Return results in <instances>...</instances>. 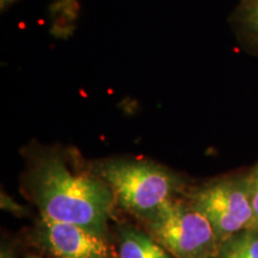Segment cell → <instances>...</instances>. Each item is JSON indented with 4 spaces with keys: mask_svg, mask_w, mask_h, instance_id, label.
<instances>
[{
    "mask_svg": "<svg viewBox=\"0 0 258 258\" xmlns=\"http://www.w3.org/2000/svg\"><path fill=\"white\" fill-rule=\"evenodd\" d=\"M249 180H250L251 202H252L254 217H256V221L258 226V178H256L253 175H251Z\"/></svg>",
    "mask_w": 258,
    "mask_h": 258,
    "instance_id": "obj_9",
    "label": "cell"
},
{
    "mask_svg": "<svg viewBox=\"0 0 258 258\" xmlns=\"http://www.w3.org/2000/svg\"><path fill=\"white\" fill-rule=\"evenodd\" d=\"M121 258H173L150 234L124 227L121 230L120 239Z\"/></svg>",
    "mask_w": 258,
    "mask_h": 258,
    "instance_id": "obj_7",
    "label": "cell"
},
{
    "mask_svg": "<svg viewBox=\"0 0 258 258\" xmlns=\"http://www.w3.org/2000/svg\"><path fill=\"white\" fill-rule=\"evenodd\" d=\"M215 258H258V228L227 238L219 245Z\"/></svg>",
    "mask_w": 258,
    "mask_h": 258,
    "instance_id": "obj_8",
    "label": "cell"
},
{
    "mask_svg": "<svg viewBox=\"0 0 258 258\" xmlns=\"http://www.w3.org/2000/svg\"><path fill=\"white\" fill-rule=\"evenodd\" d=\"M0 258H11V256H10V253L6 250H2V257Z\"/></svg>",
    "mask_w": 258,
    "mask_h": 258,
    "instance_id": "obj_11",
    "label": "cell"
},
{
    "mask_svg": "<svg viewBox=\"0 0 258 258\" xmlns=\"http://www.w3.org/2000/svg\"><path fill=\"white\" fill-rule=\"evenodd\" d=\"M190 203L208 219L219 243L244 230L258 228L249 178L221 180L203 186L192 194Z\"/></svg>",
    "mask_w": 258,
    "mask_h": 258,
    "instance_id": "obj_4",
    "label": "cell"
},
{
    "mask_svg": "<svg viewBox=\"0 0 258 258\" xmlns=\"http://www.w3.org/2000/svg\"><path fill=\"white\" fill-rule=\"evenodd\" d=\"M30 258H36V257H30Z\"/></svg>",
    "mask_w": 258,
    "mask_h": 258,
    "instance_id": "obj_13",
    "label": "cell"
},
{
    "mask_svg": "<svg viewBox=\"0 0 258 258\" xmlns=\"http://www.w3.org/2000/svg\"><path fill=\"white\" fill-rule=\"evenodd\" d=\"M96 172L109 185L122 208L145 219L173 200L180 184L172 171L143 159L118 158L102 161Z\"/></svg>",
    "mask_w": 258,
    "mask_h": 258,
    "instance_id": "obj_2",
    "label": "cell"
},
{
    "mask_svg": "<svg viewBox=\"0 0 258 258\" xmlns=\"http://www.w3.org/2000/svg\"><path fill=\"white\" fill-rule=\"evenodd\" d=\"M231 23L245 49L258 55V0H240Z\"/></svg>",
    "mask_w": 258,
    "mask_h": 258,
    "instance_id": "obj_6",
    "label": "cell"
},
{
    "mask_svg": "<svg viewBox=\"0 0 258 258\" xmlns=\"http://www.w3.org/2000/svg\"><path fill=\"white\" fill-rule=\"evenodd\" d=\"M15 2H16V0H0V8H2V10L8 9L9 6L14 4Z\"/></svg>",
    "mask_w": 258,
    "mask_h": 258,
    "instance_id": "obj_10",
    "label": "cell"
},
{
    "mask_svg": "<svg viewBox=\"0 0 258 258\" xmlns=\"http://www.w3.org/2000/svg\"><path fill=\"white\" fill-rule=\"evenodd\" d=\"M38 239L57 258H110L104 235L79 225L42 219Z\"/></svg>",
    "mask_w": 258,
    "mask_h": 258,
    "instance_id": "obj_5",
    "label": "cell"
},
{
    "mask_svg": "<svg viewBox=\"0 0 258 258\" xmlns=\"http://www.w3.org/2000/svg\"><path fill=\"white\" fill-rule=\"evenodd\" d=\"M252 175H253L254 177H256V178H258V165H257L256 169H254V171H253V173H252Z\"/></svg>",
    "mask_w": 258,
    "mask_h": 258,
    "instance_id": "obj_12",
    "label": "cell"
},
{
    "mask_svg": "<svg viewBox=\"0 0 258 258\" xmlns=\"http://www.w3.org/2000/svg\"><path fill=\"white\" fill-rule=\"evenodd\" d=\"M29 190L42 219L79 225L104 235L116 202L114 194L101 177L71 170L61 152L35 154Z\"/></svg>",
    "mask_w": 258,
    "mask_h": 258,
    "instance_id": "obj_1",
    "label": "cell"
},
{
    "mask_svg": "<svg viewBox=\"0 0 258 258\" xmlns=\"http://www.w3.org/2000/svg\"><path fill=\"white\" fill-rule=\"evenodd\" d=\"M147 230L173 258H215L217 234L191 203L171 200L147 219Z\"/></svg>",
    "mask_w": 258,
    "mask_h": 258,
    "instance_id": "obj_3",
    "label": "cell"
}]
</instances>
